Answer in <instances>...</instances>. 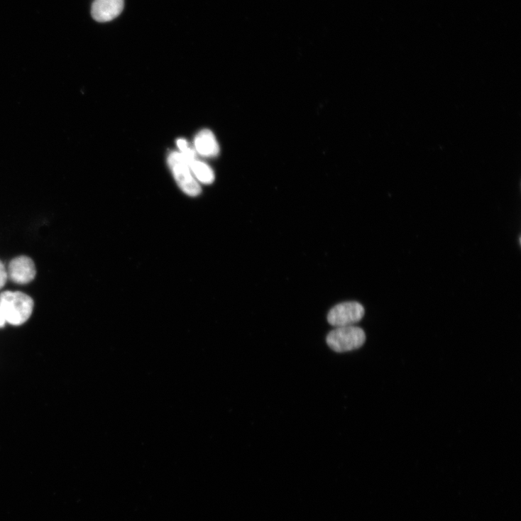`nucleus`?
I'll return each instance as SVG.
<instances>
[{
  "mask_svg": "<svg viewBox=\"0 0 521 521\" xmlns=\"http://www.w3.org/2000/svg\"><path fill=\"white\" fill-rule=\"evenodd\" d=\"M35 309L33 297L21 290H4L0 292V310L7 324L12 326L25 324Z\"/></svg>",
  "mask_w": 521,
  "mask_h": 521,
  "instance_id": "1",
  "label": "nucleus"
},
{
  "mask_svg": "<svg viewBox=\"0 0 521 521\" xmlns=\"http://www.w3.org/2000/svg\"><path fill=\"white\" fill-rule=\"evenodd\" d=\"M328 346L337 353H345L360 349L365 344L366 334L356 326L336 327L327 337Z\"/></svg>",
  "mask_w": 521,
  "mask_h": 521,
  "instance_id": "2",
  "label": "nucleus"
},
{
  "mask_svg": "<svg viewBox=\"0 0 521 521\" xmlns=\"http://www.w3.org/2000/svg\"><path fill=\"white\" fill-rule=\"evenodd\" d=\"M168 164L179 187L183 192L190 197L200 194L202 191L200 185L180 153H172L168 157Z\"/></svg>",
  "mask_w": 521,
  "mask_h": 521,
  "instance_id": "3",
  "label": "nucleus"
},
{
  "mask_svg": "<svg viewBox=\"0 0 521 521\" xmlns=\"http://www.w3.org/2000/svg\"><path fill=\"white\" fill-rule=\"evenodd\" d=\"M7 269L9 281L17 285H28L37 276L34 260L26 254L18 255L11 258L7 265Z\"/></svg>",
  "mask_w": 521,
  "mask_h": 521,
  "instance_id": "4",
  "label": "nucleus"
},
{
  "mask_svg": "<svg viewBox=\"0 0 521 521\" xmlns=\"http://www.w3.org/2000/svg\"><path fill=\"white\" fill-rule=\"evenodd\" d=\"M365 314L363 307L358 302H345L333 307L327 315L328 322L334 327L353 326Z\"/></svg>",
  "mask_w": 521,
  "mask_h": 521,
  "instance_id": "5",
  "label": "nucleus"
},
{
  "mask_svg": "<svg viewBox=\"0 0 521 521\" xmlns=\"http://www.w3.org/2000/svg\"><path fill=\"white\" fill-rule=\"evenodd\" d=\"M124 9V0H95L92 16L97 22H109L119 17Z\"/></svg>",
  "mask_w": 521,
  "mask_h": 521,
  "instance_id": "6",
  "label": "nucleus"
},
{
  "mask_svg": "<svg viewBox=\"0 0 521 521\" xmlns=\"http://www.w3.org/2000/svg\"><path fill=\"white\" fill-rule=\"evenodd\" d=\"M195 150L203 157H216L219 153V146L213 133L207 129L200 131L195 138Z\"/></svg>",
  "mask_w": 521,
  "mask_h": 521,
  "instance_id": "7",
  "label": "nucleus"
},
{
  "mask_svg": "<svg viewBox=\"0 0 521 521\" xmlns=\"http://www.w3.org/2000/svg\"><path fill=\"white\" fill-rule=\"evenodd\" d=\"M184 158L188 163L194 176L199 182L204 184H211L214 182V173L209 165L199 160L197 156Z\"/></svg>",
  "mask_w": 521,
  "mask_h": 521,
  "instance_id": "8",
  "label": "nucleus"
},
{
  "mask_svg": "<svg viewBox=\"0 0 521 521\" xmlns=\"http://www.w3.org/2000/svg\"><path fill=\"white\" fill-rule=\"evenodd\" d=\"M9 282L7 265L0 259V292L5 290Z\"/></svg>",
  "mask_w": 521,
  "mask_h": 521,
  "instance_id": "9",
  "label": "nucleus"
},
{
  "mask_svg": "<svg viewBox=\"0 0 521 521\" xmlns=\"http://www.w3.org/2000/svg\"><path fill=\"white\" fill-rule=\"evenodd\" d=\"M6 324H7L6 320L1 310H0V329L5 327Z\"/></svg>",
  "mask_w": 521,
  "mask_h": 521,
  "instance_id": "10",
  "label": "nucleus"
}]
</instances>
